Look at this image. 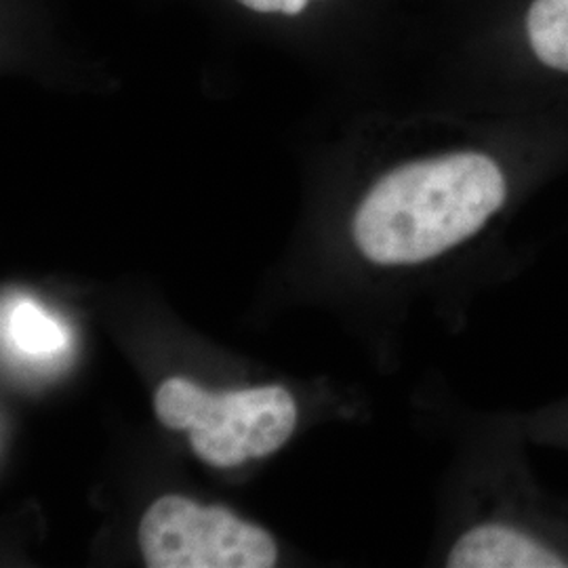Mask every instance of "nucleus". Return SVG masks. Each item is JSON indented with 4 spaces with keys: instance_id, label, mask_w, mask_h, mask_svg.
I'll return each mask as SVG.
<instances>
[{
    "instance_id": "obj_3",
    "label": "nucleus",
    "mask_w": 568,
    "mask_h": 568,
    "mask_svg": "<svg viewBox=\"0 0 568 568\" xmlns=\"http://www.w3.org/2000/svg\"><path fill=\"white\" fill-rule=\"evenodd\" d=\"M140 546L150 568H272L278 560L267 530L182 495H164L148 508Z\"/></svg>"
},
{
    "instance_id": "obj_5",
    "label": "nucleus",
    "mask_w": 568,
    "mask_h": 568,
    "mask_svg": "<svg viewBox=\"0 0 568 568\" xmlns=\"http://www.w3.org/2000/svg\"><path fill=\"white\" fill-rule=\"evenodd\" d=\"M527 34L537 60L568 74V0H532Z\"/></svg>"
},
{
    "instance_id": "obj_6",
    "label": "nucleus",
    "mask_w": 568,
    "mask_h": 568,
    "mask_svg": "<svg viewBox=\"0 0 568 568\" xmlns=\"http://www.w3.org/2000/svg\"><path fill=\"white\" fill-rule=\"evenodd\" d=\"M4 333H9L11 344L32 358L53 356L68 342L61 328L47 312L32 302L13 305L9 321L4 318Z\"/></svg>"
},
{
    "instance_id": "obj_1",
    "label": "nucleus",
    "mask_w": 568,
    "mask_h": 568,
    "mask_svg": "<svg viewBox=\"0 0 568 568\" xmlns=\"http://www.w3.org/2000/svg\"><path fill=\"white\" fill-rule=\"evenodd\" d=\"M508 201L501 166L480 152L403 164L354 215V243L377 265H417L476 236Z\"/></svg>"
},
{
    "instance_id": "obj_2",
    "label": "nucleus",
    "mask_w": 568,
    "mask_h": 568,
    "mask_svg": "<svg viewBox=\"0 0 568 568\" xmlns=\"http://www.w3.org/2000/svg\"><path fill=\"white\" fill-rule=\"evenodd\" d=\"M163 426L190 434L192 450L213 467L241 466L284 447L297 426V405L281 386L211 394L171 377L154 396Z\"/></svg>"
},
{
    "instance_id": "obj_4",
    "label": "nucleus",
    "mask_w": 568,
    "mask_h": 568,
    "mask_svg": "<svg viewBox=\"0 0 568 568\" xmlns=\"http://www.w3.org/2000/svg\"><path fill=\"white\" fill-rule=\"evenodd\" d=\"M453 568H558L567 556L525 528L487 523L469 528L450 549Z\"/></svg>"
},
{
    "instance_id": "obj_7",
    "label": "nucleus",
    "mask_w": 568,
    "mask_h": 568,
    "mask_svg": "<svg viewBox=\"0 0 568 568\" xmlns=\"http://www.w3.org/2000/svg\"><path fill=\"white\" fill-rule=\"evenodd\" d=\"M246 9L255 13H283V16H300L310 0H239Z\"/></svg>"
}]
</instances>
